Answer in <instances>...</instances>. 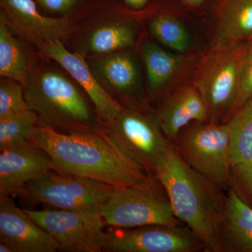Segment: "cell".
<instances>
[{
    "mask_svg": "<svg viewBox=\"0 0 252 252\" xmlns=\"http://www.w3.org/2000/svg\"><path fill=\"white\" fill-rule=\"evenodd\" d=\"M245 41L215 44L195 86L207 104L210 122L226 124L236 109Z\"/></svg>",
    "mask_w": 252,
    "mask_h": 252,
    "instance_id": "8992f818",
    "label": "cell"
},
{
    "mask_svg": "<svg viewBox=\"0 0 252 252\" xmlns=\"http://www.w3.org/2000/svg\"><path fill=\"white\" fill-rule=\"evenodd\" d=\"M98 214L104 225L113 228L182 225L160 182L153 187L114 188Z\"/></svg>",
    "mask_w": 252,
    "mask_h": 252,
    "instance_id": "52a82bcc",
    "label": "cell"
},
{
    "mask_svg": "<svg viewBox=\"0 0 252 252\" xmlns=\"http://www.w3.org/2000/svg\"><path fill=\"white\" fill-rule=\"evenodd\" d=\"M252 96V37L245 41L240 67V94L236 109L242 107Z\"/></svg>",
    "mask_w": 252,
    "mask_h": 252,
    "instance_id": "83f0119b",
    "label": "cell"
},
{
    "mask_svg": "<svg viewBox=\"0 0 252 252\" xmlns=\"http://www.w3.org/2000/svg\"><path fill=\"white\" fill-rule=\"evenodd\" d=\"M252 208V162L233 165L229 190Z\"/></svg>",
    "mask_w": 252,
    "mask_h": 252,
    "instance_id": "4316f807",
    "label": "cell"
},
{
    "mask_svg": "<svg viewBox=\"0 0 252 252\" xmlns=\"http://www.w3.org/2000/svg\"><path fill=\"white\" fill-rule=\"evenodd\" d=\"M157 114L164 133L172 142L190 123L210 122L207 104L195 86H183L176 90Z\"/></svg>",
    "mask_w": 252,
    "mask_h": 252,
    "instance_id": "e0dca14e",
    "label": "cell"
},
{
    "mask_svg": "<svg viewBox=\"0 0 252 252\" xmlns=\"http://www.w3.org/2000/svg\"><path fill=\"white\" fill-rule=\"evenodd\" d=\"M77 25L72 39L74 50L87 58L125 51L133 47L137 31L110 1H102Z\"/></svg>",
    "mask_w": 252,
    "mask_h": 252,
    "instance_id": "9c48e42d",
    "label": "cell"
},
{
    "mask_svg": "<svg viewBox=\"0 0 252 252\" xmlns=\"http://www.w3.org/2000/svg\"><path fill=\"white\" fill-rule=\"evenodd\" d=\"M0 252H15V251L10 245L0 242Z\"/></svg>",
    "mask_w": 252,
    "mask_h": 252,
    "instance_id": "f546056e",
    "label": "cell"
},
{
    "mask_svg": "<svg viewBox=\"0 0 252 252\" xmlns=\"http://www.w3.org/2000/svg\"><path fill=\"white\" fill-rule=\"evenodd\" d=\"M185 1L190 6H196L203 4L204 0H185Z\"/></svg>",
    "mask_w": 252,
    "mask_h": 252,
    "instance_id": "4dcf8cb0",
    "label": "cell"
},
{
    "mask_svg": "<svg viewBox=\"0 0 252 252\" xmlns=\"http://www.w3.org/2000/svg\"><path fill=\"white\" fill-rule=\"evenodd\" d=\"M29 140L51 158L53 170L88 177L115 188L153 187L156 176L126 155L103 127L63 133L36 126Z\"/></svg>",
    "mask_w": 252,
    "mask_h": 252,
    "instance_id": "6da1fadb",
    "label": "cell"
},
{
    "mask_svg": "<svg viewBox=\"0 0 252 252\" xmlns=\"http://www.w3.org/2000/svg\"><path fill=\"white\" fill-rule=\"evenodd\" d=\"M220 232V252H252V208L232 191Z\"/></svg>",
    "mask_w": 252,
    "mask_h": 252,
    "instance_id": "ac0fdd59",
    "label": "cell"
},
{
    "mask_svg": "<svg viewBox=\"0 0 252 252\" xmlns=\"http://www.w3.org/2000/svg\"><path fill=\"white\" fill-rule=\"evenodd\" d=\"M149 33L162 45L178 53L188 50L190 39L187 28L177 18L166 14L154 16L148 24Z\"/></svg>",
    "mask_w": 252,
    "mask_h": 252,
    "instance_id": "603a6c76",
    "label": "cell"
},
{
    "mask_svg": "<svg viewBox=\"0 0 252 252\" xmlns=\"http://www.w3.org/2000/svg\"><path fill=\"white\" fill-rule=\"evenodd\" d=\"M43 59L22 84L28 109L37 117V126L63 133L102 127L94 104L79 84L51 60Z\"/></svg>",
    "mask_w": 252,
    "mask_h": 252,
    "instance_id": "3957f363",
    "label": "cell"
},
{
    "mask_svg": "<svg viewBox=\"0 0 252 252\" xmlns=\"http://www.w3.org/2000/svg\"><path fill=\"white\" fill-rule=\"evenodd\" d=\"M22 84L1 77L0 81V119L28 110Z\"/></svg>",
    "mask_w": 252,
    "mask_h": 252,
    "instance_id": "484cf974",
    "label": "cell"
},
{
    "mask_svg": "<svg viewBox=\"0 0 252 252\" xmlns=\"http://www.w3.org/2000/svg\"><path fill=\"white\" fill-rule=\"evenodd\" d=\"M186 163L228 192L233 162L226 124L190 123L172 141Z\"/></svg>",
    "mask_w": 252,
    "mask_h": 252,
    "instance_id": "5b68a950",
    "label": "cell"
},
{
    "mask_svg": "<svg viewBox=\"0 0 252 252\" xmlns=\"http://www.w3.org/2000/svg\"><path fill=\"white\" fill-rule=\"evenodd\" d=\"M1 16L13 33L39 48L54 41H70L75 21L42 14L35 0H0Z\"/></svg>",
    "mask_w": 252,
    "mask_h": 252,
    "instance_id": "7c38bea8",
    "label": "cell"
},
{
    "mask_svg": "<svg viewBox=\"0 0 252 252\" xmlns=\"http://www.w3.org/2000/svg\"><path fill=\"white\" fill-rule=\"evenodd\" d=\"M37 123L30 109L0 119V151L29 140Z\"/></svg>",
    "mask_w": 252,
    "mask_h": 252,
    "instance_id": "cb8c5ba5",
    "label": "cell"
},
{
    "mask_svg": "<svg viewBox=\"0 0 252 252\" xmlns=\"http://www.w3.org/2000/svg\"><path fill=\"white\" fill-rule=\"evenodd\" d=\"M38 50L41 57L57 63L79 84L94 104L102 125L117 117L122 104L101 86L84 56L69 51L61 41L44 44Z\"/></svg>",
    "mask_w": 252,
    "mask_h": 252,
    "instance_id": "5bb4252c",
    "label": "cell"
},
{
    "mask_svg": "<svg viewBox=\"0 0 252 252\" xmlns=\"http://www.w3.org/2000/svg\"><path fill=\"white\" fill-rule=\"evenodd\" d=\"M154 175L165 189L175 216L202 240L205 252H220L227 192L187 165L173 144Z\"/></svg>",
    "mask_w": 252,
    "mask_h": 252,
    "instance_id": "7a4b0ae2",
    "label": "cell"
},
{
    "mask_svg": "<svg viewBox=\"0 0 252 252\" xmlns=\"http://www.w3.org/2000/svg\"><path fill=\"white\" fill-rule=\"evenodd\" d=\"M39 61L31 44L14 36L0 15V75L24 84Z\"/></svg>",
    "mask_w": 252,
    "mask_h": 252,
    "instance_id": "d6986e66",
    "label": "cell"
},
{
    "mask_svg": "<svg viewBox=\"0 0 252 252\" xmlns=\"http://www.w3.org/2000/svg\"><path fill=\"white\" fill-rule=\"evenodd\" d=\"M103 0H35L43 14L77 22L97 8Z\"/></svg>",
    "mask_w": 252,
    "mask_h": 252,
    "instance_id": "d4e9b609",
    "label": "cell"
},
{
    "mask_svg": "<svg viewBox=\"0 0 252 252\" xmlns=\"http://www.w3.org/2000/svg\"><path fill=\"white\" fill-rule=\"evenodd\" d=\"M148 89L154 96L162 90L177 74L181 59L152 41H145L141 48Z\"/></svg>",
    "mask_w": 252,
    "mask_h": 252,
    "instance_id": "44dd1931",
    "label": "cell"
},
{
    "mask_svg": "<svg viewBox=\"0 0 252 252\" xmlns=\"http://www.w3.org/2000/svg\"><path fill=\"white\" fill-rule=\"evenodd\" d=\"M127 7L133 10H140L149 2V0H119Z\"/></svg>",
    "mask_w": 252,
    "mask_h": 252,
    "instance_id": "f1b7e54d",
    "label": "cell"
},
{
    "mask_svg": "<svg viewBox=\"0 0 252 252\" xmlns=\"http://www.w3.org/2000/svg\"><path fill=\"white\" fill-rule=\"evenodd\" d=\"M53 170L51 158L31 140L0 151V197L21 195L28 182Z\"/></svg>",
    "mask_w": 252,
    "mask_h": 252,
    "instance_id": "9a60e30c",
    "label": "cell"
},
{
    "mask_svg": "<svg viewBox=\"0 0 252 252\" xmlns=\"http://www.w3.org/2000/svg\"><path fill=\"white\" fill-rule=\"evenodd\" d=\"M115 187L99 181L51 170L23 187L21 195L34 203L65 210L98 212Z\"/></svg>",
    "mask_w": 252,
    "mask_h": 252,
    "instance_id": "ba28073f",
    "label": "cell"
},
{
    "mask_svg": "<svg viewBox=\"0 0 252 252\" xmlns=\"http://www.w3.org/2000/svg\"><path fill=\"white\" fill-rule=\"evenodd\" d=\"M252 37V0H225L220 9L215 44L241 42Z\"/></svg>",
    "mask_w": 252,
    "mask_h": 252,
    "instance_id": "ffe728a7",
    "label": "cell"
},
{
    "mask_svg": "<svg viewBox=\"0 0 252 252\" xmlns=\"http://www.w3.org/2000/svg\"><path fill=\"white\" fill-rule=\"evenodd\" d=\"M125 51L87 58L96 79L122 106L143 107L140 67L135 56Z\"/></svg>",
    "mask_w": 252,
    "mask_h": 252,
    "instance_id": "4fadbf2b",
    "label": "cell"
},
{
    "mask_svg": "<svg viewBox=\"0 0 252 252\" xmlns=\"http://www.w3.org/2000/svg\"><path fill=\"white\" fill-rule=\"evenodd\" d=\"M0 242L15 252L59 251L55 239L8 196L0 197Z\"/></svg>",
    "mask_w": 252,
    "mask_h": 252,
    "instance_id": "2e32d148",
    "label": "cell"
},
{
    "mask_svg": "<svg viewBox=\"0 0 252 252\" xmlns=\"http://www.w3.org/2000/svg\"><path fill=\"white\" fill-rule=\"evenodd\" d=\"M102 251L107 252H205L202 240L188 226L149 225L136 228L109 227Z\"/></svg>",
    "mask_w": 252,
    "mask_h": 252,
    "instance_id": "8fae6325",
    "label": "cell"
},
{
    "mask_svg": "<svg viewBox=\"0 0 252 252\" xmlns=\"http://www.w3.org/2000/svg\"><path fill=\"white\" fill-rule=\"evenodd\" d=\"M24 211L53 237L59 251L101 252L104 223L98 212L84 210H31Z\"/></svg>",
    "mask_w": 252,
    "mask_h": 252,
    "instance_id": "30bf717a",
    "label": "cell"
},
{
    "mask_svg": "<svg viewBox=\"0 0 252 252\" xmlns=\"http://www.w3.org/2000/svg\"><path fill=\"white\" fill-rule=\"evenodd\" d=\"M233 165L252 162V96L226 124Z\"/></svg>",
    "mask_w": 252,
    "mask_h": 252,
    "instance_id": "7402d4cb",
    "label": "cell"
},
{
    "mask_svg": "<svg viewBox=\"0 0 252 252\" xmlns=\"http://www.w3.org/2000/svg\"><path fill=\"white\" fill-rule=\"evenodd\" d=\"M102 127L126 155L154 175L172 146L158 114L144 107L122 106L117 117Z\"/></svg>",
    "mask_w": 252,
    "mask_h": 252,
    "instance_id": "277c9868",
    "label": "cell"
}]
</instances>
